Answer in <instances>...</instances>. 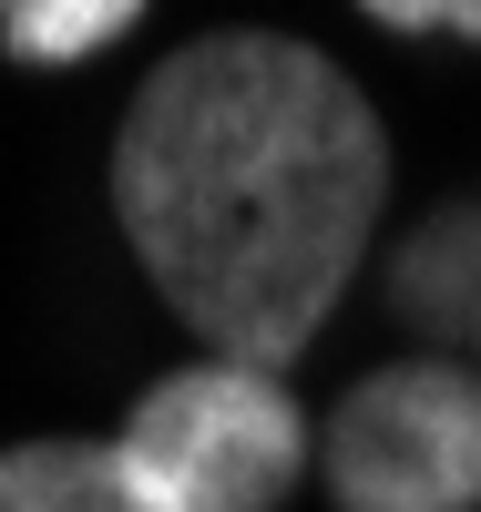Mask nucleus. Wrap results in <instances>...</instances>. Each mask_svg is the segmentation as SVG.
<instances>
[{
    "mask_svg": "<svg viewBox=\"0 0 481 512\" xmlns=\"http://www.w3.org/2000/svg\"><path fill=\"white\" fill-rule=\"evenodd\" d=\"M0 512H144L113 441H11L0 451Z\"/></svg>",
    "mask_w": 481,
    "mask_h": 512,
    "instance_id": "20e7f679",
    "label": "nucleus"
},
{
    "mask_svg": "<svg viewBox=\"0 0 481 512\" xmlns=\"http://www.w3.org/2000/svg\"><path fill=\"white\" fill-rule=\"evenodd\" d=\"M389 134L369 93L287 31L164 52L113 144V216L205 359L287 369L369 256Z\"/></svg>",
    "mask_w": 481,
    "mask_h": 512,
    "instance_id": "f257e3e1",
    "label": "nucleus"
},
{
    "mask_svg": "<svg viewBox=\"0 0 481 512\" xmlns=\"http://www.w3.org/2000/svg\"><path fill=\"white\" fill-rule=\"evenodd\" d=\"M318 461L338 512H481V379L451 359H400L359 379Z\"/></svg>",
    "mask_w": 481,
    "mask_h": 512,
    "instance_id": "7ed1b4c3",
    "label": "nucleus"
},
{
    "mask_svg": "<svg viewBox=\"0 0 481 512\" xmlns=\"http://www.w3.org/2000/svg\"><path fill=\"white\" fill-rule=\"evenodd\" d=\"M134 21H144V0H0V52L11 62H93Z\"/></svg>",
    "mask_w": 481,
    "mask_h": 512,
    "instance_id": "39448f33",
    "label": "nucleus"
},
{
    "mask_svg": "<svg viewBox=\"0 0 481 512\" xmlns=\"http://www.w3.org/2000/svg\"><path fill=\"white\" fill-rule=\"evenodd\" d=\"M359 11L410 41H481V0H359Z\"/></svg>",
    "mask_w": 481,
    "mask_h": 512,
    "instance_id": "423d86ee",
    "label": "nucleus"
},
{
    "mask_svg": "<svg viewBox=\"0 0 481 512\" xmlns=\"http://www.w3.org/2000/svg\"><path fill=\"white\" fill-rule=\"evenodd\" d=\"M113 451H123V482L144 492V512H277L297 472L318 461V431L277 369L185 359L123 410Z\"/></svg>",
    "mask_w": 481,
    "mask_h": 512,
    "instance_id": "f03ea898",
    "label": "nucleus"
}]
</instances>
